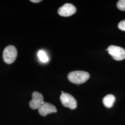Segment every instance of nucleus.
Returning a JSON list of instances; mask_svg holds the SVG:
<instances>
[{"label": "nucleus", "instance_id": "obj_1", "mask_svg": "<svg viewBox=\"0 0 125 125\" xmlns=\"http://www.w3.org/2000/svg\"><path fill=\"white\" fill-rule=\"evenodd\" d=\"M89 77L90 75L88 72L80 71L71 72L67 76L69 80L76 84L84 83L89 79Z\"/></svg>", "mask_w": 125, "mask_h": 125}, {"label": "nucleus", "instance_id": "obj_2", "mask_svg": "<svg viewBox=\"0 0 125 125\" xmlns=\"http://www.w3.org/2000/svg\"><path fill=\"white\" fill-rule=\"evenodd\" d=\"M17 49L12 45L6 47L3 52V60L7 64H11L14 62L17 58Z\"/></svg>", "mask_w": 125, "mask_h": 125}, {"label": "nucleus", "instance_id": "obj_3", "mask_svg": "<svg viewBox=\"0 0 125 125\" xmlns=\"http://www.w3.org/2000/svg\"><path fill=\"white\" fill-rule=\"evenodd\" d=\"M107 50L109 54L116 61H121L125 59V50L123 48L115 45H110Z\"/></svg>", "mask_w": 125, "mask_h": 125}, {"label": "nucleus", "instance_id": "obj_4", "mask_svg": "<svg viewBox=\"0 0 125 125\" xmlns=\"http://www.w3.org/2000/svg\"><path fill=\"white\" fill-rule=\"evenodd\" d=\"M60 99L62 105L65 107H69L71 109H74L76 107V101L71 94L63 93L60 95Z\"/></svg>", "mask_w": 125, "mask_h": 125}, {"label": "nucleus", "instance_id": "obj_5", "mask_svg": "<svg viewBox=\"0 0 125 125\" xmlns=\"http://www.w3.org/2000/svg\"><path fill=\"white\" fill-rule=\"evenodd\" d=\"M44 103L43 95L38 92L34 91L32 94V99L29 102V105L31 109H39Z\"/></svg>", "mask_w": 125, "mask_h": 125}, {"label": "nucleus", "instance_id": "obj_6", "mask_svg": "<svg viewBox=\"0 0 125 125\" xmlns=\"http://www.w3.org/2000/svg\"><path fill=\"white\" fill-rule=\"evenodd\" d=\"M76 9L71 3H65L59 8L58 10V14L63 17H69L76 13Z\"/></svg>", "mask_w": 125, "mask_h": 125}, {"label": "nucleus", "instance_id": "obj_7", "mask_svg": "<svg viewBox=\"0 0 125 125\" xmlns=\"http://www.w3.org/2000/svg\"><path fill=\"white\" fill-rule=\"evenodd\" d=\"M38 111L41 115L45 116L52 113H56L57 109L55 106L50 103H44L38 109Z\"/></svg>", "mask_w": 125, "mask_h": 125}, {"label": "nucleus", "instance_id": "obj_8", "mask_svg": "<svg viewBox=\"0 0 125 125\" xmlns=\"http://www.w3.org/2000/svg\"><path fill=\"white\" fill-rule=\"evenodd\" d=\"M115 101L114 95L111 94H107L103 99V102L104 105L107 108H110L113 106Z\"/></svg>", "mask_w": 125, "mask_h": 125}, {"label": "nucleus", "instance_id": "obj_9", "mask_svg": "<svg viewBox=\"0 0 125 125\" xmlns=\"http://www.w3.org/2000/svg\"><path fill=\"white\" fill-rule=\"evenodd\" d=\"M38 56L41 62H46L48 61L49 58L44 51L40 50L38 53Z\"/></svg>", "mask_w": 125, "mask_h": 125}, {"label": "nucleus", "instance_id": "obj_10", "mask_svg": "<svg viewBox=\"0 0 125 125\" xmlns=\"http://www.w3.org/2000/svg\"><path fill=\"white\" fill-rule=\"evenodd\" d=\"M117 7L121 11H125V0H120L117 3Z\"/></svg>", "mask_w": 125, "mask_h": 125}, {"label": "nucleus", "instance_id": "obj_11", "mask_svg": "<svg viewBox=\"0 0 125 125\" xmlns=\"http://www.w3.org/2000/svg\"><path fill=\"white\" fill-rule=\"evenodd\" d=\"M118 27L119 29L122 31H125V20L121 21V22L119 23Z\"/></svg>", "mask_w": 125, "mask_h": 125}, {"label": "nucleus", "instance_id": "obj_12", "mask_svg": "<svg viewBox=\"0 0 125 125\" xmlns=\"http://www.w3.org/2000/svg\"><path fill=\"white\" fill-rule=\"evenodd\" d=\"M30 1H31L33 3H39L40 2L42 1L41 0H30Z\"/></svg>", "mask_w": 125, "mask_h": 125}]
</instances>
